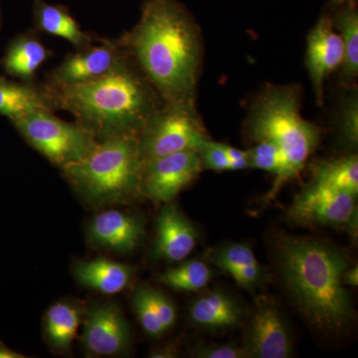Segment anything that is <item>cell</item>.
Instances as JSON below:
<instances>
[{"label": "cell", "mask_w": 358, "mask_h": 358, "mask_svg": "<svg viewBox=\"0 0 358 358\" xmlns=\"http://www.w3.org/2000/svg\"><path fill=\"white\" fill-rule=\"evenodd\" d=\"M313 182L331 189L358 194V159L357 155L322 162L315 169Z\"/></svg>", "instance_id": "cell-23"}, {"label": "cell", "mask_w": 358, "mask_h": 358, "mask_svg": "<svg viewBox=\"0 0 358 358\" xmlns=\"http://www.w3.org/2000/svg\"><path fill=\"white\" fill-rule=\"evenodd\" d=\"M338 6L331 17L345 49L343 77L352 82L358 75V11L355 3Z\"/></svg>", "instance_id": "cell-22"}, {"label": "cell", "mask_w": 358, "mask_h": 358, "mask_svg": "<svg viewBox=\"0 0 358 358\" xmlns=\"http://www.w3.org/2000/svg\"><path fill=\"white\" fill-rule=\"evenodd\" d=\"M36 30L28 29L6 45L0 65L7 76L24 83H36L37 72L53 56Z\"/></svg>", "instance_id": "cell-15"}, {"label": "cell", "mask_w": 358, "mask_h": 358, "mask_svg": "<svg viewBox=\"0 0 358 358\" xmlns=\"http://www.w3.org/2000/svg\"><path fill=\"white\" fill-rule=\"evenodd\" d=\"M143 225L131 214L110 209L96 214L89 225L92 243L117 253H131L141 242Z\"/></svg>", "instance_id": "cell-14"}, {"label": "cell", "mask_w": 358, "mask_h": 358, "mask_svg": "<svg viewBox=\"0 0 358 358\" xmlns=\"http://www.w3.org/2000/svg\"><path fill=\"white\" fill-rule=\"evenodd\" d=\"M212 278L210 268L201 261H188L162 273V284L178 292H196L204 289Z\"/></svg>", "instance_id": "cell-24"}, {"label": "cell", "mask_w": 358, "mask_h": 358, "mask_svg": "<svg viewBox=\"0 0 358 358\" xmlns=\"http://www.w3.org/2000/svg\"><path fill=\"white\" fill-rule=\"evenodd\" d=\"M23 140L61 171L88 157L98 143L93 131L41 109L11 120Z\"/></svg>", "instance_id": "cell-6"}, {"label": "cell", "mask_w": 358, "mask_h": 358, "mask_svg": "<svg viewBox=\"0 0 358 358\" xmlns=\"http://www.w3.org/2000/svg\"><path fill=\"white\" fill-rule=\"evenodd\" d=\"M152 301L160 322L166 331L173 327L176 320V307L164 294L152 289Z\"/></svg>", "instance_id": "cell-30"}, {"label": "cell", "mask_w": 358, "mask_h": 358, "mask_svg": "<svg viewBox=\"0 0 358 358\" xmlns=\"http://www.w3.org/2000/svg\"><path fill=\"white\" fill-rule=\"evenodd\" d=\"M74 274L82 286L99 293L115 294L128 288L133 280L134 271L124 264L98 258L76 264Z\"/></svg>", "instance_id": "cell-19"}, {"label": "cell", "mask_w": 358, "mask_h": 358, "mask_svg": "<svg viewBox=\"0 0 358 358\" xmlns=\"http://www.w3.org/2000/svg\"><path fill=\"white\" fill-rule=\"evenodd\" d=\"M120 40L162 103L195 102L203 46L179 0H145L138 23Z\"/></svg>", "instance_id": "cell-1"}, {"label": "cell", "mask_w": 358, "mask_h": 358, "mask_svg": "<svg viewBox=\"0 0 358 358\" xmlns=\"http://www.w3.org/2000/svg\"><path fill=\"white\" fill-rule=\"evenodd\" d=\"M24 355L14 350H10L8 346L4 345L2 341H0V358H23Z\"/></svg>", "instance_id": "cell-35"}, {"label": "cell", "mask_w": 358, "mask_h": 358, "mask_svg": "<svg viewBox=\"0 0 358 358\" xmlns=\"http://www.w3.org/2000/svg\"><path fill=\"white\" fill-rule=\"evenodd\" d=\"M201 160L194 150L155 157L143 162L141 193L169 203L201 173Z\"/></svg>", "instance_id": "cell-10"}, {"label": "cell", "mask_w": 358, "mask_h": 358, "mask_svg": "<svg viewBox=\"0 0 358 358\" xmlns=\"http://www.w3.org/2000/svg\"><path fill=\"white\" fill-rule=\"evenodd\" d=\"M41 109L56 110L43 83H24L0 76V115L11 121L32 110Z\"/></svg>", "instance_id": "cell-18"}, {"label": "cell", "mask_w": 358, "mask_h": 358, "mask_svg": "<svg viewBox=\"0 0 358 358\" xmlns=\"http://www.w3.org/2000/svg\"><path fill=\"white\" fill-rule=\"evenodd\" d=\"M285 287L308 322L322 331L338 333L355 317L343 282L348 268L345 254L308 238L287 237L277 248Z\"/></svg>", "instance_id": "cell-3"}, {"label": "cell", "mask_w": 358, "mask_h": 358, "mask_svg": "<svg viewBox=\"0 0 358 358\" xmlns=\"http://www.w3.org/2000/svg\"><path fill=\"white\" fill-rule=\"evenodd\" d=\"M190 317L199 326L223 329L236 326L241 317V310L227 294L211 292L192 303Z\"/></svg>", "instance_id": "cell-20"}, {"label": "cell", "mask_w": 358, "mask_h": 358, "mask_svg": "<svg viewBox=\"0 0 358 358\" xmlns=\"http://www.w3.org/2000/svg\"><path fill=\"white\" fill-rule=\"evenodd\" d=\"M202 166L218 173L229 171V159L226 155L224 143H214L206 138L197 150Z\"/></svg>", "instance_id": "cell-28"}, {"label": "cell", "mask_w": 358, "mask_h": 358, "mask_svg": "<svg viewBox=\"0 0 358 358\" xmlns=\"http://www.w3.org/2000/svg\"><path fill=\"white\" fill-rule=\"evenodd\" d=\"M249 167L261 169L277 176L278 185L292 179L286 159L281 150L270 143H256L251 150H247Z\"/></svg>", "instance_id": "cell-25"}, {"label": "cell", "mask_w": 358, "mask_h": 358, "mask_svg": "<svg viewBox=\"0 0 358 358\" xmlns=\"http://www.w3.org/2000/svg\"><path fill=\"white\" fill-rule=\"evenodd\" d=\"M45 87L55 110L70 113L98 140L124 134L138 136L150 115L164 103L129 55L109 74L88 83Z\"/></svg>", "instance_id": "cell-2"}, {"label": "cell", "mask_w": 358, "mask_h": 358, "mask_svg": "<svg viewBox=\"0 0 358 358\" xmlns=\"http://www.w3.org/2000/svg\"><path fill=\"white\" fill-rule=\"evenodd\" d=\"M341 129L346 140L357 145L358 140V102L357 92L348 96L341 110Z\"/></svg>", "instance_id": "cell-29"}, {"label": "cell", "mask_w": 358, "mask_h": 358, "mask_svg": "<svg viewBox=\"0 0 358 358\" xmlns=\"http://www.w3.org/2000/svg\"><path fill=\"white\" fill-rule=\"evenodd\" d=\"M245 131L254 143L279 148L292 178L303 169L320 141V129L301 115L300 90L293 86L264 90L252 103Z\"/></svg>", "instance_id": "cell-5"}, {"label": "cell", "mask_w": 358, "mask_h": 358, "mask_svg": "<svg viewBox=\"0 0 358 358\" xmlns=\"http://www.w3.org/2000/svg\"><path fill=\"white\" fill-rule=\"evenodd\" d=\"M121 40L101 38L84 48L67 54L46 74L44 85L50 88L88 83L109 74L128 58Z\"/></svg>", "instance_id": "cell-8"}, {"label": "cell", "mask_w": 358, "mask_h": 358, "mask_svg": "<svg viewBox=\"0 0 358 358\" xmlns=\"http://www.w3.org/2000/svg\"><path fill=\"white\" fill-rule=\"evenodd\" d=\"M197 357L201 358H246L250 357L247 348L237 345H219L215 348H205L196 353Z\"/></svg>", "instance_id": "cell-31"}, {"label": "cell", "mask_w": 358, "mask_h": 358, "mask_svg": "<svg viewBox=\"0 0 358 358\" xmlns=\"http://www.w3.org/2000/svg\"><path fill=\"white\" fill-rule=\"evenodd\" d=\"M208 138L195 102L164 103L150 115L138 136L141 160L197 150Z\"/></svg>", "instance_id": "cell-7"}, {"label": "cell", "mask_w": 358, "mask_h": 358, "mask_svg": "<svg viewBox=\"0 0 358 358\" xmlns=\"http://www.w3.org/2000/svg\"><path fill=\"white\" fill-rule=\"evenodd\" d=\"M79 306L68 301H57L47 310L44 317L45 333L49 343L60 352L69 350L81 324Z\"/></svg>", "instance_id": "cell-21"}, {"label": "cell", "mask_w": 358, "mask_h": 358, "mask_svg": "<svg viewBox=\"0 0 358 358\" xmlns=\"http://www.w3.org/2000/svg\"><path fill=\"white\" fill-rule=\"evenodd\" d=\"M224 148L229 159V171H243L248 169L249 160L247 152L228 145H224Z\"/></svg>", "instance_id": "cell-33"}, {"label": "cell", "mask_w": 358, "mask_h": 358, "mask_svg": "<svg viewBox=\"0 0 358 358\" xmlns=\"http://www.w3.org/2000/svg\"><path fill=\"white\" fill-rule=\"evenodd\" d=\"M211 260L230 275L242 268L258 263L252 249L244 244L228 245L216 252Z\"/></svg>", "instance_id": "cell-27"}, {"label": "cell", "mask_w": 358, "mask_h": 358, "mask_svg": "<svg viewBox=\"0 0 358 358\" xmlns=\"http://www.w3.org/2000/svg\"><path fill=\"white\" fill-rule=\"evenodd\" d=\"M345 49L341 35L334 27L331 14L324 13L308 33L306 67L319 103L324 99V85L329 74L341 67Z\"/></svg>", "instance_id": "cell-12"}, {"label": "cell", "mask_w": 358, "mask_h": 358, "mask_svg": "<svg viewBox=\"0 0 358 358\" xmlns=\"http://www.w3.org/2000/svg\"><path fill=\"white\" fill-rule=\"evenodd\" d=\"M62 171L75 192L92 206L126 203L143 195V160L136 136L99 140L88 157Z\"/></svg>", "instance_id": "cell-4"}, {"label": "cell", "mask_w": 358, "mask_h": 358, "mask_svg": "<svg viewBox=\"0 0 358 358\" xmlns=\"http://www.w3.org/2000/svg\"><path fill=\"white\" fill-rule=\"evenodd\" d=\"M33 29L64 39L75 49L89 46L98 37L84 31L67 6L48 3L45 0L33 2Z\"/></svg>", "instance_id": "cell-17"}, {"label": "cell", "mask_w": 358, "mask_h": 358, "mask_svg": "<svg viewBox=\"0 0 358 358\" xmlns=\"http://www.w3.org/2000/svg\"><path fill=\"white\" fill-rule=\"evenodd\" d=\"M250 355L259 358H287L292 343L279 310L266 298L257 300L249 329Z\"/></svg>", "instance_id": "cell-13"}, {"label": "cell", "mask_w": 358, "mask_h": 358, "mask_svg": "<svg viewBox=\"0 0 358 358\" xmlns=\"http://www.w3.org/2000/svg\"><path fill=\"white\" fill-rule=\"evenodd\" d=\"M331 3H334V6H343V4H350L355 3L357 0H329Z\"/></svg>", "instance_id": "cell-36"}, {"label": "cell", "mask_w": 358, "mask_h": 358, "mask_svg": "<svg viewBox=\"0 0 358 358\" xmlns=\"http://www.w3.org/2000/svg\"><path fill=\"white\" fill-rule=\"evenodd\" d=\"M262 270H261L260 264H253V265L247 266L237 271L232 275L233 279L239 286L243 288H253L260 279Z\"/></svg>", "instance_id": "cell-32"}, {"label": "cell", "mask_w": 358, "mask_h": 358, "mask_svg": "<svg viewBox=\"0 0 358 358\" xmlns=\"http://www.w3.org/2000/svg\"><path fill=\"white\" fill-rule=\"evenodd\" d=\"M197 243L196 231L182 212L173 204L160 209L157 220L155 253L169 262L185 260Z\"/></svg>", "instance_id": "cell-16"}, {"label": "cell", "mask_w": 358, "mask_h": 358, "mask_svg": "<svg viewBox=\"0 0 358 358\" xmlns=\"http://www.w3.org/2000/svg\"><path fill=\"white\" fill-rule=\"evenodd\" d=\"M2 26V14H1V0H0V29Z\"/></svg>", "instance_id": "cell-37"}, {"label": "cell", "mask_w": 358, "mask_h": 358, "mask_svg": "<svg viewBox=\"0 0 358 358\" xmlns=\"http://www.w3.org/2000/svg\"><path fill=\"white\" fill-rule=\"evenodd\" d=\"M289 217L303 225L333 226L357 234V196L313 181L294 199Z\"/></svg>", "instance_id": "cell-9"}, {"label": "cell", "mask_w": 358, "mask_h": 358, "mask_svg": "<svg viewBox=\"0 0 358 358\" xmlns=\"http://www.w3.org/2000/svg\"><path fill=\"white\" fill-rule=\"evenodd\" d=\"M345 286L357 287L358 285V268H348L343 275Z\"/></svg>", "instance_id": "cell-34"}, {"label": "cell", "mask_w": 358, "mask_h": 358, "mask_svg": "<svg viewBox=\"0 0 358 358\" xmlns=\"http://www.w3.org/2000/svg\"><path fill=\"white\" fill-rule=\"evenodd\" d=\"M83 345L94 357H117L131 346L128 322L114 303H94L84 313Z\"/></svg>", "instance_id": "cell-11"}, {"label": "cell", "mask_w": 358, "mask_h": 358, "mask_svg": "<svg viewBox=\"0 0 358 358\" xmlns=\"http://www.w3.org/2000/svg\"><path fill=\"white\" fill-rule=\"evenodd\" d=\"M133 307L141 327L150 336H162L166 333L152 301V289L141 287L133 298Z\"/></svg>", "instance_id": "cell-26"}]
</instances>
